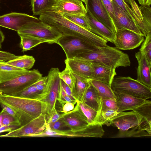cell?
I'll use <instances>...</instances> for the list:
<instances>
[{"instance_id": "8fae6325", "label": "cell", "mask_w": 151, "mask_h": 151, "mask_svg": "<svg viewBox=\"0 0 151 151\" xmlns=\"http://www.w3.org/2000/svg\"><path fill=\"white\" fill-rule=\"evenodd\" d=\"M47 124L46 116L43 114L27 123L13 130L0 137H31L45 129Z\"/></svg>"}, {"instance_id": "8992f818", "label": "cell", "mask_w": 151, "mask_h": 151, "mask_svg": "<svg viewBox=\"0 0 151 151\" xmlns=\"http://www.w3.org/2000/svg\"><path fill=\"white\" fill-rule=\"evenodd\" d=\"M110 87L114 92L145 100L151 98V88L130 77H114Z\"/></svg>"}, {"instance_id": "d4e9b609", "label": "cell", "mask_w": 151, "mask_h": 151, "mask_svg": "<svg viewBox=\"0 0 151 151\" xmlns=\"http://www.w3.org/2000/svg\"><path fill=\"white\" fill-rule=\"evenodd\" d=\"M72 73L76 78L73 92L77 101L81 102L86 90L90 85L89 79Z\"/></svg>"}, {"instance_id": "9c48e42d", "label": "cell", "mask_w": 151, "mask_h": 151, "mask_svg": "<svg viewBox=\"0 0 151 151\" xmlns=\"http://www.w3.org/2000/svg\"><path fill=\"white\" fill-rule=\"evenodd\" d=\"M56 44L63 49L67 59L73 58L80 54L99 47L80 37L70 35H63Z\"/></svg>"}, {"instance_id": "83f0119b", "label": "cell", "mask_w": 151, "mask_h": 151, "mask_svg": "<svg viewBox=\"0 0 151 151\" xmlns=\"http://www.w3.org/2000/svg\"><path fill=\"white\" fill-rule=\"evenodd\" d=\"M139 7L142 18L140 30L143 36L145 37L151 32V8L150 6Z\"/></svg>"}, {"instance_id": "5b68a950", "label": "cell", "mask_w": 151, "mask_h": 151, "mask_svg": "<svg viewBox=\"0 0 151 151\" xmlns=\"http://www.w3.org/2000/svg\"><path fill=\"white\" fill-rule=\"evenodd\" d=\"M58 68H52L49 72L46 86L45 90L36 99L43 102L45 106V115L47 119L55 108L60 87L61 79L59 76Z\"/></svg>"}, {"instance_id": "277c9868", "label": "cell", "mask_w": 151, "mask_h": 151, "mask_svg": "<svg viewBox=\"0 0 151 151\" xmlns=\"http://www.w3.org/2000/svg\"><path fill=\"white\" fill-rule=\"evenodd\" d=\"M142 117L135 111L119 112L106 125H111L119 130L116 137H146L140 131L139 126Z\"/></svg>"}, {"instance_id": "8d00e7d4", "label": "cell", "mask_w": 151, "mask_h": 151, "mask_svg": "<svg viewBox=\"0 0 151 151\" xmlns=\"http://www.w3.org/2000/svg\"><path fill=\"white\" fill-rule=\"evenodd\" d=\"M117 4L137 24L139 29L142 22L137 18L131 8L124 0H114Z\"/></svg>"}, {"instance_id": "bcb514c9", "label": "cell", "mask_w": 151, "mask_h": 151, "mask_svg": "<svg viewBox=\"0 0 151 151\" xmlns=\"http://www.w3.org/2000/svg\"><path fill=\"white\" fill-rule=\"evenodd\" d=\"M0 105L2 109L6 113L11 115L12 116L18 119V117L16 113L11 108L1 103H0Z\"/></svg>"}, {"instance_id": "d6986e66", "label": "cell", "mask_w": 151, "mask_h": 151, "mask_svg": "<svg viewBox=\"0 0 151 151\" xmlns=\"http://www.w3.org/2000/svg\"><path fill=\"white\" fill-rule=\"evenodd\" d=\"M93 68V74L89 80L99 81L111 86L112 81L116 75V68L102 63L90 61Z\"/></svg>"}, {"instance_id": "484cf974", "label": "cell", "mask_w": 151, "mask_h": 151, "mask_svg": "<svg viewBox=\"0 0 151 151\" xmlns=\"http://www.w3.org/2000/svg\"><path fill=\"white\" fill-rule=\"evenodd\" d=\"M89 81L95 89L102 100L115 99L114 92L110 86L99 81L89 79Z\"/></svg>"}, {"instance_id": "681fc988", "label": "cell", "mask_w": 151, "mask_h": 151, "mask_svg": "<svg viewBox=\"0 0 151 151\" xmlns=\"http://www.w3.org/2000/svg\"><path fill=\"white\" fill-rule=\"evenodd\" d=\"M5 36L2 32L0 29V48L1 47V44L4 39Z\"/></svg>"}, {"instance_id": "603a6c76", "label": "cell", "mask_w": 151, "mask_h": 151, "mask_svg": "<svg viewBox=\"0 0 151 151\" xmlns=\"http://www.w3.org/2000/svg\"><path fill=\"white\" fill-rule=\"evenodd\" d=\"M29 70L16 67L6 62L0 61V82L11 80Z\"/></svg>"}, {"instance_id": "e575fe53", "label": "cell", "mask_w": 151, "mask_h": 151, "mask_svg": "<svg viewBox=\"0 0 151 151\" xmlns=\"http://www.w3.org/2000/svg\"><path fill=\"white\" fill-rule=\"evenodd\" d=\"M117 111L113 110H108L101 111L98 114L96 123L101 125L106 124L109 121L118 114Z\"/></svg>"}, {"instance_id": "b9f144b4", "label": "cell", "mask_w": 151, "mask_h": 151, "mask_svg": "<svg viewBox=\"0 0 151 151\" xmlns=\"http://www.w3.org/2000/svg\"><path fill=\"white\" fill-rule=\"evenodd\" d=\"M17 56L9 52L0 50V61L7 62Z\"/></svg>"}, {"instance_id": "f907efd6", "label": "cell", "mask_w": 151, "mask_h": 151, "mask_svg": "<svg viewBox=\"0 0 151 151\" xmlns=\"http://www.w3.org/2000/svg\"><path fill=\"white\" fill-rule=\"evenodd\" d=\"M81 0V1L82 2H83L85 4H86V0Z\"/></svg>"}, {"instance_id": "f35d334b", "label": "cell", "mask_w": 151, "mask_h": 151, "mask_svg": "<svg viewBox=\"0 0 151 151\" xmlns=\"http://www.w3.org/2000/svg\"><path fill=\"white\" fill-rule=\"evenodd\" d=\"M108 110H113L117 111V107L115 99L102 100L100 109L98 113L101 111Z\"/></svg>"}, {"instance_id": "ab89813d", "label": "cell", "mask_w": 151, "mask_h": 151, "mask_svg": "<svg viewBox=\"0 0 151 151\" xmlns=\"http://www.w3.org/2000/svg\"><path fill=\"white\" fill-rule=\"evenodd\" d=\"M101 0L109 16L113 20L114 18V8L113 3V0Z\"/></svg>"}, {"instance_id": "816d5d0a", "label": "cell", "mask_w": 151, "mask_h": 151, "mask_svg": "<svg viewBox=\"0 0 151 151\" xmlns=\"http://www.w3.org/2000/svg\"></svg>"}, {"instance_id": "4316f807", "label": "cell", "mask_w": 151, "mask_h": 151, "mask_svg": "<svg viewBox=\"0 0 151 151\" xmlns=\"http://www.w3.org/2000/svg\"><path fill=\"white\" fill-rule=\"evenodd\" d=\"M35 60L32 56L24 55L6 62L11 65L22 69L29 70L33 66Z\"/></svg>"}, {"instance_id": "7bdbcfd3", "label": "cell", "mask_w": 151, "mask_h": 151, "mask_svg": "<svg viewBox=\"0 0 151 151\" xmlns=\"http://www.w3.org/2000/svg\"><path fill=\"white\" fill-rule=\"evenodd\" d=\"M48 124L50 127L54 130H61L63 128L67 127L61 118H60L55 122Z\"/></svg>"}, {"instance_id": "3957f363", "label": "cell", "mask_w": 151, "mask_h": 151, "mask_svg": "<svg viewBox=\"0 0 151 151\" xmlns=\"http://www.w3.org/2000/svg\"><path fill=\"white\" fill-rule=\"evenodd\" d=\"M75 58L101 63L116 69L119 67L130 66L131 64L127 54L107 45L80 54Z\"/></svg>"}, {"instance_id": "7a4b0ae2", "label": "cell", "mask_w": 151, "mask_h": 151, "mask_svg": "<svg viewBox=\"0 0 151 151\" xmlns=\"http://www.w3.org/2000/svg\"><path fill=\"white\" fill-rule=\"evenodd\" d=\"M0 103L8 106L15 112L21 126L42 114H45V104L37 99L8 95L0 92Z\"/></svg>"}, {"instance_id": "f6af8a7d", "label": "cell", "mask_w": 151, "mask_h": 151, "mask_svg": "<svg viewBox=\"0 0 151 151\" xmlns=\"http://www.w3.org/2000/svg\"><path fill=\"white\" fill-rule=\"evenodd\" d=\"M76 103V102H65L63 105L61 112L65 114L72 111L75 108L74 105Z\"/></svg>"}, {"instance_id": "7402d4cb", "label": "cell", "mask_w": 151, "mask_h": 151, "mask_svg": "<svg viewBox=\"0 0 151 151\" xmlns=\"http://www.w3.org/2000/svg\"><path fill=\"white\" fill-rule=\"evenodd\" d=\"M118 113L132 109L145 102L147 99L135 97L126 94L114 92Z\"/></svg>"}, {"instance_id": "74e56055", "label": "cell", "mask_w": 151, "mask_h": 151, "mask_svg": "<svg viewBox=\"0 0 151 151\" xmlns=\"http://www.w3.org/2000/svg\"><path fill=\"white\" fill-rule=\"evenodd\" d=\"M145 37L139 51L145 54L149 63L151 64V32L148 33Z\"/></svg>"}, {"instance_id": "30bf717a", "label": "cell", "mask_w": 151, "mask_h": 151, "mask_svg": "<svg viewBox=\"0 0 151 151\" xmlns=\"http://www.w3.org/2000/svg\"><path fill=\"white\" fill-rule=\"evenodd\" d=\"M104 134V131L102 126L98 123L89 124L81 130L73 131L69 130H54L49 126L46 127L42 132L44 137H69L101 138Z\"/></svg>"}, {"instance_id": "60d3db41", "label": "cell", "mask_w": 151, "mask_h": 151, "mask_svg": "<svg viewBox=\"0 0 151 151\" xmlns=\"http://www.w3.org/2000/svg\"><path fill=\"white\" fill-rule=\"evenodd\" d=\"M60 85L66 94L70 99L73 101L76 102L77 100L74 94L70 88L61 79Z\"/></svg>"}, {"instance_id": "d590c367", "label": "cell", "mask_w": 151, "mask_h": 151, "mask_svg": "<svg viewBox=\"0 0 151 151\" xmlns=\"http://www.w3.org/2000/svg\"><path fill=\"white\" fill-rule=\"evenodd\" d=\"M41 93L37 90L34 83L22 91L12 96L27 98L35 99Z\"/></svg>"}, {"instance_id": "9a60e30c", "label": "cell", "mask_w": 151, "mask_h": 151, "mask_svg": "<svg viewBox=\"0 0 151 151\" xmlns=\"http://www.w3.org/2000/svg\"><path fill=\"white\" fill-rule=\"evenodd\" d=\"M51 11L61 14L65 13L78 16L86 15L87 10L81 0H56Z\"/></svg>"}, {"instance_id": "cb8c5ba5", "label": "cell", "mask_w": 151, "mask_h": 151, "mask_svg": "<svg viewBox=\"0 0 151 151\" xmlns=\"http://www.w3.org/2000/svg\"><path fill=\"white\" fill-rule=\"evenodd\" d=\"M101 100L95 89L90 83L81 102L93 109L98 113L100 109Z\"/></svg>"}, {"instance_id": "44dd1931", "label": "cell", "mask_w": 151, "mask_h": 151, "mask_svg": "<svg viewBox=\"0 0 151 151\" xmlns=\"http://www.w3.org/2000/svg\"><path fill=\"white\" fill-rule=\"evenodd\" d=\"M86 17L91 28L90 32L103 38L107 42L113 43L115 32H114L95 18L88 10Z\"/></svg>"}, {"instance_id": "6da1fadb", "label": "cell", "mask_w": 151, "mask_h": 151, "mask_svg": "<svg viewBox=\"0 0 151 151\" xmlns=\"http://www.w3.org/2000/svg\"><path fill=\"white\" fill-rule=\"evenodd\" d=\"M41 21L54 28L62 35H70L80 37L98 47L107 45L103 38L73 23L62 14L47 11L40 15Z\"/></svg>"}, {"instance_id": "52a82bcc", "label": "cell", "mask_w": 151, "mask_h": 151, "mask_svg": "<svg viewBox=\"0 0 151 151\" xmlns=\"http://www.w3.org/2000/svg\"><path fill=\"white\" fill-rule=\"evenodd\" d=\"M42 77L37 70H29L11 80L0 82V92L13 95L32 84Z\"/></svg>"}, {"instance_id": "f546056e", "label": "cell", "mask_w": 151, "mask_h": 151, "mask_svg": "<svg viewBox=\"0 0 151 151\" xmlns=\"http://www.w3.org/2000/svg\"><path fill=\"white\" fill-rule=\"evenodd\" d=\"M21 39L20 46L23 51L31 49L41 43L47 42L46 41L32 36L18 34Z\"/></svg>"}, {"instance_id": "4dcf8cb0", "label": "cell", "mask_w": 151, "mask_h": 151, "mask_svg": "<svg viewBox=\"0 0 151 151\" xmlns=\"http://www.w3.org/2000/svg\"><path fill=\"white\" fill-rule=\"evenodd\" d=\"M76 103L89 124L97 123L96 120L98 112L81 102L77 101Z\"/></svg>"}, {"instance_id": "c3c4849f", "label": "cell", "mask_w": 151, "mask_h": 151, "mask_svg": "<svg viewBox=\"0 0 151 151\" xmlns=\"http://www.w3.org/2000/svg\"><path fill=\"white\" fill-rule=\"evenodd\" d=\"M141 6H150L151 4V0H138Z\"/></svg>"}, {"instance_id": "f1b7e54d", "label": "cell", "mask_w": 151, "mask_h": 151, "mask_svg": "<svg viewBox=\"0 0 151 151\" xmlns=\"http://www.w3.org/2000/svg\"><path fill=\"white\" fill-rule=\"evenodd\" d=\"M56 0H31L32 11L34 15H40L50 9Z\"/></svg>"}, {"instance_id": "7dc6e473", "label": "cell", "mask_w": 151, "mask_h": 151, "mask_svg": "<svg viewBox=\"0 0 151 151\" xmlns=\"http://www.w3.org/2000/svg\"><path fill=\"white\" fill-rule=\"evenodd\" d=\"M127 4H130L133 12H137L139 10V6L134 0H124Z\"/></svg>"}, {"instance_id": "ac0fdd59", "label": "cell", "mask_w": 151, "mask_h": 151, "mask_svg": "<svg viewBox=\"0 0 151 151\" xmlns=\"http://www.w3.org/2000/svg\"><path fill=\"white\" fill-rule=\"evenodd\" d=\"M65 63L66 66L72 73L88 79L91 78L93 70L91 62L74 58H66Z\"/></svg>"}, {"instance_id": "836d02e7", "label": "cell", "mask_w": 151, "mask_h": 151, "mask_svg": "<svg viewBox=\"0 0 151 151\" xmlns=\"http://www.w3.org/2000/svg\"><path fill=\"white\" fill-rule=\"evenodd\" d=\"M59 76L60 79L70 88L73 92L76 82V78L72 73L66 66L63 70L59 72Z\"/></svg>"}, {"instance_id": "ba28073f", "label": "cell", "mask_w": 151, "mask_h": 151, "mask_svg": "<svg viewBox=\"0 0 151 151\" xmlns=\"http://www.w3.org/2000/svg\"><path fill=\"white\" fill-rule=\"evenodd\" d=\"M17 32L40 38L51 44L56 43L63 35L54 28L40 20L24 25Z\"/></svg>"}, {"instance_id": "4fadbf2b", "label": "cell", "mask_w": 151, "mask_h": 151, "mask_svg": "<svg viewBox=\"0 0 151 151\" xmlns=\"http://www.w3.org/2000/svg\"><path fill=\"white\" fill-rule=\"evenodd\" d=\"M39 20L27 14L12 12L0 16V26L17 32L24 25Z\"/></svg>"}, {"instance_id": "d6a6232c", "label": "cell", "mask_w": 151, "mask_h": 151, "mask_svg": "<svg viewBox=\"0 0 151 151\" xmlns=\"http://www.w3.org/2000/svg\"><path fill=\"white\" fill-rule=\"evenodd\" d=\"M62 15L69 20L77 25L90 31L91 28L86 17L65 13Z\"/></svg>"}, {"instance_id": "1f68e13d", "label": "cell", "mask_w": 151, "mask_h": 151, "mask_svg": "<svg viewBox=\"0 0 151 151\" xmlns=\"http://www.w3.org/2000/svg\"><path fill=\"white\" fill-rule=\"evenodd\" d=\"M21 126L19 119L15 118L2 109L0 112V127L10 126L18 128Z\"/></svg>"}, {"instance_id": "2e32d148", "label": "cell", "mask_w": 151, "mask_h": 151, "mask_svg": "<svg viewBox=\"0 0 151 151\" xmlns=\"http://www.w3.org/2000/svg\"><path fill=\"white\" fill-rule=\"evenodd\" d=\"M113 3L114 18L112 20L116 29H127L143 36L136 23L114 0Z\"/></svg>"}, {"instance_id": "ee69618b", "label": "cell", "mask_w": 151, "mask_h": 151, "mask_svg": "<svg viewBox=\"0 0 151 151\" xmlns=\"http://www.w3.org/2000/svg\"><path fill=\"white\" fill-rule=\"evenodd\" d=\"M61 115L62 114H60L58 113L55 108L48 118L47 123H50L55 122L61 118Z\"/></svg>"}, {"instance_id": "e0dca14e", "label": "cell", "mask_w": 151, "mask_h": 151, "mask_svg": "<svg viewBox=\"0 0 151 151\" xmlns=\"http://www.w3.org/2000/svg\"><path fill=\"white\" fill-rule=\"evenodd\" d=\"M72 111L62 114L60 118L67 127L73 131L82 130L89 124L80 110L78 104Z\"/></svg>"}, {"instance_id": "ffe728a7", "label": "cell", "mask_w": 151, "mask_h": 151, "mask_svg": "<svg viewBox=\"0 0 151 151\" xmlns=\"http://www.w3.org/2000/svg\"><path fill=\"white\" fill-rule=\"evenodd\" d=\"M135 56L138 63L137 80L147 87L151 88V64L149 63L145 54L139 51Z\"/></svg>"}, {"instance_id": "7c38bea8", "label": "cell", "mask_w": 151, "mask_h": 151, "mask_svg": "<svg viewBox=\"0 0 151 151\" xmlns=\"http://www.w3.org/2000/svg\"><path fill=\"white\" fill-rule=\"evenodd\" d=\"M143 36L125 29H116L113 43L119 50H129L135 48L145 40Z\"/></svg>"}, {"instance_id": "5bb4252c", "label": "cell", "mask_w": 151, "mask_h": 151, "mask_svg": "<svg viewBox=\"0 0 151 151\" xmlns=\"http://www.w3.org/2000/svg\"><path fill=\"white\" fill-rule=\"evenodd\" d=\"M86 8L98 21L112 31L116 29L101 0H86Z\"/></svg>"}]
</instances>
